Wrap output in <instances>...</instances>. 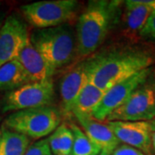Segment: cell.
<instances>
[{
    "label": "cell",
    "instance_id": "19",
    "mask_svg": "<svg viewBox=\"0 0 155 155\" xmlns=\"http://www.w3.org/2000/svg\"><path fill=\"white\" fill-rule=\"evenodd\" d=\"M50 151L48 139H42L40 140H36L34 143H31L28 147L24 155H50Z\"/></svg>",
    "mask_w": 155,
    "mask_h": 155
},
{
    "label": "cell",
    "instance_id": "1",
    "mask_svg": "<svg viewBox=\"0 0 155 155\" xmlns=\"http://www.w3.org/2000/svg\"><path fill=\"white\" fill-rule=\"evenodd\" d=\"M155 57L139 48L113 51L91 58L89 82L106 91L116 84L133 77L154 63Z\"/></svg>",
    "mask_w": 155,
    "mask_h": 155
},
{
    "label": "cell",
    "instance_id": "21",
    "mask_svg": "<svg viewBox=\"0 0 155 155\" xmlns=\"http://www.w3.org/2000/svg\"><path fill=\"white\" fill-rule=\"evenodd\" d=\"M111 155H147L143 152L140 151L133 147L125 144H120L116 147Z\"/></svg>",
    "mask_w": 155,
    "mask_h": 155
},
{
    "label": "cell",
    "instance_id": "17",
    "mask_svg": "<svg viewBox=\"0 0 155 155\" xmlns=\"http://www.w3.org/2000/svg\"><path fill=\"white\" fill-rule=\"evenodd\" d=\"M48 142L53 155H71L73 144L72 130L62 123L48 137Z\"/></svg>",
    "mask_w": 155,
    "mask_h": 155
},
{
    "label": "cell",
    "instance_id": "11",
    "mask_svg": "<svg viewBox=\"0 0 155 155\" xmlns=\"http://www.w3.org/2000/svg\"><path fill=\"white\" fill-rule=\"evenodd\" d=\"M91 59L81 61L64 74L60 82L61 110L64 116H71L78 95L89 81Z\"/></svg>",
    "mask_w": 155,
    "mask_h": 155
},
{
    "label": "cell",
    "instance_id": "6",
    "mask_svg": "<svg viewBox=\"0 0 155 155\" xmlns=\"http://www.w3.org/2000/svg\"><path fill=\"white\" fill-rule=\"evenodd\" d=\"M54 97L52 79L30 82L14 91H9L2 100L3 112L15 111L50 106Z\"/></svg>",
    "mask_w": 155,
    "mask_h": 155
},
{
    "label": "cell",
    "instance_id": "27",
    "mask_svg": "<svg viewBox=\"0 0 155 155\" xmlns=\"http://www.w3.org/2000/svg\"><path fill=\"white\" fill-rule=\"evenodd\" d=\"M50 155H53V154H50Z\"/></svg>",
    "mask_w": 155,
    "mask_h": 155
},
{
    "label": "cell",
    "instance_id": "8",
    "mask_svg": "<svg viewBox=\"0 0 155 155\" xmlns=\"http://www.w3.org/2000/svg\"><path fill=\"white\" fill-rule=\"evenodd\" d=\"M151 72L152 68L149 67L108 89L95 109L92 117L100 122H105L111 112L124 104L137 89L146 84Z\"/></svg>",
    "mask_w": 155,
    "mask_h": 155
},
{
    "label": "cell",
    "instance_id": "22",
    "mask_svg": "<svg viewBox=\"0 0 155 155\" xmlns=\"http://www.w3.org/2000/svg\"><path fill=\"white\" fill-rule=\"evenodd\" d=\"M5 20V13L4 11H0V28L2 27Z\"/></svg>",
    "mask_w": 155,
    "mask_h": 155
},
{
    "label": "cell",
    "instance_id": "23",
    "mask_svg": "<svg viewBox=\"0 0 155 155\" xmlns=\"http://www.w3.org/2000/svg\"><path fill=\"white\" fill-rule=\"evenodd\" d=\"M152 145H153V147L155 150V131L153 134V138H152Z\"/></svg>",
    "mask_w": 155,
    "mask_h": 155
},
{
    "label": "cell",
    "instance_id": "25",
    "mask_svg": "<svg viewBox=\"0 0 155 155\" xmlns=\"http://www.w3.org/2000/svg\"><path fill=\"white\" fill-rule=\"evenodd\" d=\"M98 155H110V154H108V153H104V152H101Z\"/></svg>",
    "mask_w": 155,
    "mask_h": 155
},
{
    "label": "cell",
    "instance_id": "20",
    "mask_svg": "<svg viewBox=\"0 0 155 155\" xmlns=\"http://www.w3.org/2000/svg\"><path fill=\"white\" fill-rule=\"evenodd\" d=\"M139 35L146 40L155 41V13L148 18Z\"/></svg>",
    "mask_w": 155,
    "mask_h": 155
},
{
    "label": "cell",
    "instance_id": "16",
    "mask_svg": "<svg viewBox=\"0 0 155 155\" xmlns=\"http://www.w3.org/2000/svg\"><path fill=\"white\" fill-rule=\"evenodd\" d=\"M30 144L31 140L27 136L2 126L0 155H24Z\"/></svg>",
    "mask_w": 155,
    "mask_h": 155
},
{
    "label": "cell",
    "instance_id": "7",
    "mask_svg": "<svg viewBox=\"0 0 155 155\" xmlns=\"http://www.w3.org/2000/svg\"><path fill=\"white\" fill-rule=\"evenodd\" d=\"M155 118V92L151 85L143 84L127 100L111 112L106 122L152 121Z\"/></svg>",
    "mask_w": 155,
    "mask_h": 155
},
{
    "label": "cell",
    "instance_id": "15",
    "mask_svg": "<svg viewBox=\"0 0 155 155\" xmlns=\"http://www.w3.org/2000/svg\"><path fill=\"white\" fill-rule=\"evenodd\" d=\"M28 83H30L29 78L17 59L9 61L0 67L1 91L9 92Z\"/></svg>",
    "mask_w": 155,
    "mask_h": 155
},
{
    "label": "cell",
    "instance_id": "26",
    "mask_svg": "<svg viewBox=\"0 0 155 155\" xmlns=\"http://www.w3.org/2000/svg\"><path fill=\"white\" fill-rule=\"evenodd\" d=\"M154 92H155V88H154Z\"/></svg>",
    "mask_w": 155,
    "mask_h": 155
},
{
    "label": "cell",
    "instance_id": "5",
    "mask_svg": "<svg viewBox=\"0 0 155 155\" xmlns=\"http://www.w3.org/2000/svg\"><path fill=\"white\" fill-rule=\"evenodd\" d=\"M78 2L76 0L39 1L21 6L25 20L36 29L65 25L76 17Z\"/></svg>",
    "mask_w": 155,
    "mask_h": 155
},
{
    "label": "cell",
    "instance_id": "24",
    "mask_svg": "<svg viewBox=\"0 0 155 155\" xmlns=\"http://www.w3.org/2000/svg\"><path fill=\"white\" fill-rule=\"evenodd\" d=\"M0 122H1V116H0ZM2 138V127L0 126V140Z\"/></svg>",
    "mask_w": 155,
    "mask_h": 155
},
{
    "label": "cell",
    "instance_id": "9",
    "mask_svg": "<svg viewBox=\"0 0 155 155\" xmlns=\"http://www.w3.org/2000/svg\"><path fill=\"white\" fill-rule=\"evenodd\" d=\"M27 24L16 13L5 17L0 28V67L17 59L29 40Z\"/></svg>",
    "mask_w": 155,
    "mask_h": 155
},
{
    "label": "cell",
    "instance_id": "10",
    "mask_svg": "<svg viewBox=\"0 0 155 155\" xmlns=\"http://www.w3.org/2000/svg\"><path fill=\"white\" fill-rule=\"evenodd\" d=\"M116 138L123 144L133 147L151 155L152 138L155 131V120L138 122H106Z\"/></svg>",
    "mask_w": 155,
    "mask_h": 155
},
{
    "label": "cell",
    "instance_id": "18",
    "mask_svg": "<svg viewBox=\"0 0 155 155\" xmlns=\"http://www.w3.org/2000/svg\"><path fill=\"white\" fill-rule=\"evenodd\" d=\"M69 127L73 135L71 155H98L101 153L99 147L90 140L86 134L74 122L69 123Z\"/></svg>",
    "mask_w": 155,
    "mask_h": 155
},
{
    "label": "cell",
    "instance_id": "3",
    "mask_svg": "<svg viewBox=\"0 0 155 155\" xmlns=\"http://www.w3.org/2000/svg\"><path fill=\"white\" fill-rule=\"evenodd\" d=\"M30 41L54 70L71 63L77 56L76 33L68 24L35 29Z\"/></svg>",
    "mask_w": 155,
    "mask_h": 155
},
{
    "label": "cell",
    "instance_id": "2",
    "mask_svg": "<svg viewBox=\"0 0 155 155\" xmlns=\"http://www.w3.org/2000/svg\"><path fill=\"white\" fill-rule=\"evenodd\" d=\"M120 1H90L76 27L77 56L87 58L104 41Z\"/></svg>",
    "mask_w": 155,
    "mask_h": 155
},
{
    "label": "cell",
    "instance_id": "14",
    "mask_svg": "<svg viewBox=\"0 0 155 155\" xmlns=\"http://www.w3.org/2000/svg\"><path fill=\"white\" fill-rule=\"evenodd\" d=\"M104 92L105 91L88 81L74 101L71 115L74 116H92L95 109L103 98Z\"/></svg>",
    "mask_w": 155,
    "mask_h": 155
},
{
    "label": "cell",
    "instance_id": "4",
    "mask_svg": "<svg viewBox=\"0 0 155 155\" xmlns=\"http://www.w3.org/2000/svg\"><path fill=\"white\" fill-rule=\"evenodd\" d=\"M61 115L52 106L15 111L6 116L3 127L36 141L49 136L61 125Z\"/></svg>",
    "mask_w": 155,
    "mask_h": 155
},
{
    "label": "cell",
    "instance_id": "13",
    "mask_svg": "<svg viewBox=\"0 0 155 155\" xmlns=\"http://www.w3.org/2000/svg\"><path fill=\"white\" fill-rule=\"evenodd\" d=\"M17 60L20 62L30 82L52 79L55 72V70L32 45L30 39L20 52Z\"/></svg>",
    "mask_w": 155,
    "mask_h": 155
},
{
    "label": "cell",
    "instance_id": "12",
    "mask_svg": "<svg viewBox=\"0 0 155 155\" xmlns=\"http://www.w3.org/2000/svg\"><path fill=\"white\" fill-rule=\"evenodd\" d=\"M83 131L90 140L97 146L101 152L112 154L116 147L121 144L107 122H100L92 116H75Z\"/></svg>",
    "mask_w": 155,
    "mask_h": 155
}]
</instances>
